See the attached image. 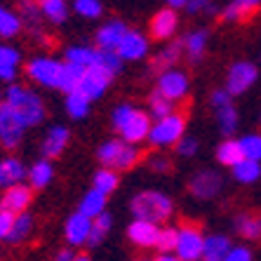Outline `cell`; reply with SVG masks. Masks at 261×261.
Returning <instances> with one entry per match:
<instances>
[{"instance_id":"cell-2","label":"cell","mask_w":261,"mask_h":261,"mask_svg":"<svg viewBox=\"0 0 261 261\" xmlns=\"http://www.w3.org/2000/svg\"><path fill=\"white\" fill-rule=\"evenodd\" d=\"M97 160L103 167H111L116 172H127L137 167L141 160L139 144H129L125 139H109L97 148Z\"/></svg>"},{"instance_id":"cell-26","label":"cell","mask_w":261,"mask_h":261,"mask_svg":"<svg viewBox=\"0 0 261 261\" xmlns=\"http://www.w3.org/2000/svg\"><path fill=\"white\" fill-rule=\"evenodd\" d=\"M214 158H217L219 165H224V167H233L236 163H240V160L245 158V153H243V148H240V141L233 139V137H226V139L217 146Z\"/></svg>"},{"instance_id":"cell-1","label":"cell","mask_w":261,"mask_h":261,"mask_svg":"<svg viewBox=\"0 0 261 261\" xmlns=\"http://www.w3.org/2000/svg\"><path fill=\"white\" fill-rule=\"evenodd\" d=\"M111 125L120 134V139L129 141V144H141L151 132L153 122L151 116L144 113L141 109H137L132 103H120L111 111Z\"/></svg>"},{"instance_id":"cell-35","label":"cell","mask_w":261,"mask_h":261,"mask_svg":"<svg viewBox=\"0 0 261 261\" xmlns=\"http://www.w3.org/2000/svg\"><path fill=\"white\" fill-rule=\"evenodd\" d=\"M111 228H113V217L103 210L101 214H97L92 219V233H90V240H87V247H99L103 243V238L109 236Z\"/></svg>"},{"instance_id":"cell-55","label":"cell","mask_w":261,"mask_h":261,"mask_svg":"<svg viewBox=\"0 0 261 261\" xmlns=\"http://www.w3.org/2000/svg\"><path fill=\"white\" fill-rule=\"evenodd\" d=\"M139 261H153V259H139Z\"/></svg>"},{"instance_id":"cell-48","label":"cell","mask_w":261,"mask_h":261,"mask_svg":"<svg viewBox=\"0 0 261 261\" xmlns=\"http://www.w3.org/2000/svg\"><path fill=\"white\" fill-rule=\"evenodd\" d=\"M148 167H151L153 172H170L172 163L167 155H151V158H148Z\"/></svg>"},{"instance_id":"cell-9","label":"cell","mask_w":261,"mask_h":261,"mask_svg":"<svg viewBox=\"0 0 261 261\" xmlns=\"http://www.w3.org/2000/svg\"><path fill=\"white\" fill-rule=\"evenodd\" d=\"M202 249H205V233L200 231V226L198 224L179 226L174 254L181 261H202Z\"/></svg>"},{"instance_id":"cell-10","label":"cell","mask_w":261,"mask_h":261,"mask_svg":"<svg viewBox=\"0 0 261 261\" xmlns=\"http://www.w3.org/2000/svg\"><path fill=\"white\" fill-rule=\"evenodd\" d=\"M256 80H259V68L252 61H236L226 73V90L231 97H240L247 90H252Z\"/></svg>"},{"instance_id":"cell-39","label":"cell","mask_w":261,"mask_h":261,"mask_svg":"<svg viewBox=\"0 0 261 261\" xmlns=\"http://www.w3.org/2000/svg\"><path fill=\"white\" fill-rule=\"evenodd\" d=\"M181 52H184V47H181V43H170L167 47H163L155 55V61H153V71H165V68H172L176 64V61L181 59Z\"/></svg>"},{"instance_id":"cell-27","label":"cell","mask_w":261,"mask_h":261,"mask_svg":"<svg viewBox=\"0 0 261 261\" xmlns=\"http://www.w3.org/2000/svg\"><path fill=\"white\" fill-rule=\"evenodd\" d=\"M259 5H261V0H233V3H228V5L221 10V19H224V21H231V24L245 21Z\"/></svg>"},{"instance_id":"cell-49","label":"cell","mask_w":261,"mask_h":261,"mask_svg":"<svg viewBox=\"0 0 261 261\" xmlns=\"http://www.w3.org/2000/svg\"><path fill=\"white\" fill-rule=\"evenodd\" d=\"M210 5H212V0H189V3H186V12L200 14V12H207Z\"/></svg>"},{"instance_id":"cell-47","label":"cell","mask_w":261,"mask_h":261,"mask_svg":"<svg viewBox=\"0 0 261 261\" xmlns=\"http://www.w3.org/2000/svg\"><path fill=\"white\" fill-rule=\"evenodd\" d=\"M12 221H14V214L12 212L0 210V243L10 238V231H12Z\"/></svg>"},{"instance_id":"cell-15","label":"cell","mask_w":261,"mask_h":261,"mask_svg":"<svg viewBox=\"0 0 261 261\" xmlns=\"http://www.w3.org/2000/svg\"><path fill=\"white\" fill-rule=\"evenodd\" d=\"M158 236H160V224L148 221V219H137L134 217L132 224L127 226V238L141 249L155 247V245H158Z\"/></svg>"},{"instance_id":"cell-16","label":"cell","mask_w":261,"mask_h":261,"mask_svg":"<svg viewBox=\"0 0 261 261\" xmlns=\"http://www.w3.org/2000/svg\"><path fill=\"white\" fill-rule=\"evenodd\" d=\"M33 202V189L29 184H14L10 189H5L3 198H0V210H7L12 214H19V212H26Z\"/></svg>"},{"instance_id":"cell-43","label":"cell","mask_w":261,"mask_h":261,"mask_svg":"<svg viewBox=\"0 0 261 261\" xmlns=\"http://www.w3.org/2000/svg\"><path fill=\"white\" fill-rule=\"evenodd\" d=\"M238 141H240V148H243L245 158L261 160V134L259 132H249Z\"/></svg>"},{"instance_id":"cell-51","label":"cell","mask_w":261,"mask_h":261,"mask_svg":"<svg viewBox=\"0 0 261 261\" xmlns=\"http://www.w3.org/2000/svg\"><path fill=\"white\" fill-rule=\"evenodd\" d=\"M153 261H181L174 252H160V256H155Z\"/></svg>"},{"instance_id":"cell-29","label":"cell","mask_w":261,"mask_h":261,"mask_svg":"<svg viewBox=\"0 0 261 261\" xmlns=\"http://www.w3.org/2000/svg\"><path fill=\"white\" fill-rule=\"evenodd\" d=\"M99 47H90V45H71V47L64 52V61L66 64H73L78 68H90L94 61H97Z\"/></svg>"},{"instance_id":"cell-20","label":"cell","mask_w":261,"mask_h":261,"mask_svg":"<svg viewBox=\"0 0 261 261\" xmlns=\"http://www.w3.org/2000/svg\"><path fill=\"white\" fill-rule=\"evenodd\" d=\"M26 165L14 155L0 158V189H10L14 184H21L26 179Z\"/></svg>"},{"instance_id":"cell-45","label":"cell","mask_w":261,"mask_h":261,"mask_svg":"<svg viewBox=\"0 0 261 261\" xmlns=\"http://www.w3.org/2000/svg\"><path fill=\"white\" fill-rule=\"evenodd\" d=\"M174 148L181 158H193L195 153H198V148H200V141L195 139V137H191V134H184L181 139L176 141Z\"/></svg>"},{"instance_id":"cell-34","label":"cell","mask_w":261,"mask_h":261,"mask_svg":"<svg viewBox=\"0 0 261 261\" xmlns=\"http://www.w3.org/2000/svg\"><path fill=\"white\" fill-rule=\"evenodd\" d=\"M33 226H36V221H33V214L31 212H19L14 214V221H12V231H10V243H24L26 238L33 233Z\"/></svg>"},{"instance_id":"cell-6","label":"cell","mask_w":261,"mask_h":261,"mask_svg":"<svg viewBox=\"0 0 261 261\" xmlns=\"http://www.w3.org/2000/svg\"><path fill=\"white\" fill-rule=\"evenodd\" d=\"M26 129H29V125L21 118V113L7 101H0V144L7 151H14L24 141Z\"/></svg>"},{"instance_id":"cell-23","label":"cell","mask_w":261,"mask_h":261,"mask_svg":"<svg viewBox=\"0 0 261 261\" xmlns=\"http://www.w3.org/2000/svg\"><path fill=\"white\" fill-rule=\"evenodd\" d=\"M19 64H21V55L19 49L12 45H0V80L5 83H14L19 71Z\"/></svg>"},{"instance_id":"cell-22","label":"cell","mask_w":261,"mask_h":261,"mask_svg":"<svg viewBox=\"0 0 261 261\" xmlns=\"http://www.w3.org/2000/svg\"><path fill=\"white\" fill-rule=\"evenodd\" d=\"M207 40H210V31L207 29L189 31V33L181 38V47H184V52L189 55L191 61L202 59V55H205V49H207Z\"/></svg>"},{"instance_id":"cell-4","label":"cell","mask_w":261,"mask_h":261,"mask_svg":"<svg viewBox=\"0 0 261 261\" xmlns=\"http://www.w3.org/2000/svg\"><path fill=\"white\" fill-rule=\"evenodd\" d=\"M5 101L21 113V118L26 120L29 127H36V125H40L45 120V103L31 87L10 83V87L5 92Z\"/></svg>"},{"instance_id":"cell-13","label":"cell","mask_w":261,"mask_h":261,"mask_svg":"<svg viewBox=\"0 0 261 261\" xmlns=\"http://www.w3.org/2000/svg\"><path fill=\"white\" fill-rule=\"evenodd\" d=\"M148 49H151L148 38L137 29H127V33H125L122 40L118 43L116 52L120 55L122 61H141L148 57Z\"/></svg>"},{"instance_id":"cell-37","label":"cell","mask_w":261,"mask_h":261,"mask_svg":"<svg viewBox=\"0 0 261 261\" xmlns=\"http://www.w3.org/2000/svg\"><path fill=\"white\" fill-rule=\"evenodd\" d=\"M118 184H120V176H118L116 170H111V167H103L101 170L94 172V176H92V189L101 191L103 195H111L113 191L118 189Z\"/></svg>"},{"instance_id":"cell-52","label":"cell","mask_w":261,"mask_h":261,"mask_svg":"<svg viewBox=\"0 0 261 261\" xmlns=\"http://www.w3.org/2000/svg\"><path fill=\"white\" fill-rule=\"evenodd\" d=\"M165 3H167V7H172V10H181V7H186L189 0H165Z\"/></svg>"},{"instance_id":"cell-42","label":"cell","mask_w":261,"mask_h":261,"mask_svg":"<svg viewBox=\"0 0 261 261\" xmlns=\"http://www.w3.org/2000/svg\"><path fill=\"white\" fill-rule=\"evenodd\" d=\"M83 71H85V68H78V66H73V64H66V61H64V73H61L59 92L68 94V92L75 90V87H78L80 75H83Z\"/></svg>"},{"instance_id":"cell-30","label":"cell","mask_w":261,"mask_h":261,"mask_svg":"<svg viewBox=\"0 0 261 261\" xmlns=\"http://www.w3.org/2000/svg\"><path fill=\"white\" fill-rule=\"evenodd\" d=\"M231 174L233 179H236L238 184H245V186H249V184H254L261 179V160H252V158H243L240 163H236L231 167Z\"/></svg>"},{"instance_id":"cell-38","label":"cell","mask_w":261,"mask_h":261,"mask_svg":"<svg viewBox=\"0 0 261 261\" xmlns=\"http://www.w3.org/2000/svg\"><path fill=\"white\" fill-rule=\"evenodd\" d=\"M106 198H109V195H103L101 191L92 189V191H87V193L83 195V200H80L78 210L83 214H87V217L94 219L97 214H101L103 210H106Z\"/></svg>"},{"instance_id":"cell-17","label":"cell","mask_w":261,"mask_h":261,"mask_svg":"<svg viewBox=\"0 0 261 261\" xmlns=\"http://www.w3.org/2000/svg\"><path fill=\"white\" fill-rule=\"evenodd\" d=\"M176 26H179V14L172 7H165L151 17L148 21V29H151V36L155 40H170L176 33Z\"/></svg>"},{"instance_id":"cell-25","label":"cell","mask_w":261,"mask_h":261,"mask_svg":"<svg viewBox=\"0 0 261 261\" xmlns=\"http://www.w3.org/2000/svg\"><path fill=\"white\" fill-rule=\"evenodd\" d=\"M38 5H40L43 17L55 26L66 24L68 14H71V3L68 0H38Z\"/></svg>"},{"instance_id":"cell-19","label":"cell","mask_w":261,"mask_h":261,"mask_svg":"<svg viewBox=\"0 0 261 261\" xmlns=\"http://www.w3.org/2000/svg\"><path fill=\"white\" fill-rule=\"evenodd\" d=\"M125 33H127L125 21H120V19H111V21H106V24L97 31V36H94L97 47L99 49H116Z\"/></svg>"},{"instance_id":"cell-14","label":"cell","mask_w":261,"mask_h":261,"mask_svg":"<svg viewBox=\"0 0 261 261\" xmlns=\"http://www.w3.org/2000/svg\"><path fill=\"white\" fill-rule=\"evenodd\" d=\"M90 233H92V217L78 212H73L71 217L66 219L64 224V238L71 247H85L87 240H90Z\"/></svg>"},{"instance_id":"cell-24","label":"cell","mask_w":261,"mask_h":261,"mask_svg":"<svg viewBox=\"0 0 261 261\" xmlns=\"http://www.w3.org/2000/svg\"><path fill=\"white\" fill-rule=\"evenodd\" d=\"M228 249H231V238L224 233H210V236H205L202 261H224Z\"/></svg>"},{"instance_id":"cell-8","label":"cell","mask_w":261,"mask_h":261,"mask_svg":"<svg viewBox=\"0 0 261 261\" xmlns=\"http://www.w3.org/2000/svg\"><path fill=\"white\" fill-rule=\"evenodd\" d=\"M113 78H116V75H113L109 68H103L99 61H94L90 68L83 71L75 90H78L80 94H85L90 101H97V99H101L103 94H106V90L111 87Z\"/></svg>"},{"instance_id":"cell-44","label":"cell","mask_w":261,"mask_h":261,"mask_svg":"<svg viewBox=\"0 0 261 261\" xmlns=\"http://www.w3.org/2000/svg\"><path fill=\"white\" fill-rule=\"evenodd\" d=\"M176 238H179V226H160V236H158V245L155 247L160 252H174Z\"/></svg>"},{"instance_id":"cell-11","label":"cell","mask_w":261,"mask_h":261,"mask_svg":"<svg viewBox=\"0 0 261 261\" xmlns=\"http://www.w3.org/2000/svg\"><path fill=\"white\" fill-rule=\"evenodd\" d=\"M155 90L163 94V97L172 99V101H184L189 97V90H191V83H189V75L179 68H165V71L158 73V85Z\"/></svg>"},{"instance_id":"cell-32","label":"cell","mask_w":261,"mask_h":261,"mask_svg":"<svg viewBox=\"0 0 261 261\" xmlns=\"http://www.w3.org/2000/svg\"><path fill=\"white\" fill-rule=\"evenodd\" d=\"M19 17L24 21V26H29L31 33L36 36L40 33V21H43V12L38 0H19Z\"/></svg>"},{"instance_id":"cell-3","label":"cell","mask_w":261,"mask_h":261,"mask_svg":"<svg viewBox=\"0 0 261 261\" xmlns=\"http://www.w3.org/2000/svg\"><path fill=\"white\" fill-rule=\"evenodd\" d=\"M129 210H132V217L137 219H148V221L163 224L174 212V202L170 195L160 193V191H141V193L132 195Z\"/></svg>"},{"instance_id":"cell-21","label":"cell","mask_w":261,"mask_h":261,"mask_svg":"<svg viewBox=\"0 0 261 261\" xmlns=\"http://www.w3.org/2000/svg\"><path fill=\"white\" fill-rule=\"evenodd\" d=\"M26 179H29V186L33 191H40V189H45V186H49L52 179H55V167H52L49 158L36 160V163L29 167V172H26Z\"/></svg>"},{"instance_id":"cell-7","label":"cell","mask_w":261,"mask_h":261,"mask_svg":"<svg viewBox=\"0 0 261 261\" xmlns=\"http://www.w3.org/2000/svg\"><path fill=\"white\" fill-rule=\"evenodd\" d=\"M61 73H64V59H55V57H33L26 64V75L47 90H59Z\"/></svg>"},{"instance_id":"cell-36","label":"cell","mask_w":261,"mask_h":261,"mask_svg":"<svg viewBox=\"0 0 261 261\" xmlns=\"http://www.w3.org/2000/svg\"><path fill=\"white\" fill-rule=\"evenodd\" d=\"M21 29H24L21 17H19L17 12H12L10 7L0 5V38L10 40V38L19 36V31H21Z\"/></svg>"},{"instance_id":"cell-28","label":"cell","mask_w":261,"mask_h":261,"mask_svg":"<svg viewBox=\"0 0 261 261\" xmlns=\"http://www.w3.org/2000/svg\"><path fill=\"white\" fill-rule=\"evenodd\" d=\"M214 116H217V125L224 137H231V134L238 132L240 118H238V111H236V106H233V99L221 103V106H214Z\"/></svg>"},{"instance_id":"cell-50","label":"cell","mask_w":261,"mask_h":261,"mask_svg":"<svg viewBox=\"0 0 261 261\" xmlns=\"http://www.w3.org/2000/svg\"><path fill=\"white\" fill-rule=\"evenodd\" d=\"M75 259V252L73 249H68V247H64V249H59L55 254V261H73Z\"/></svg>"},{"instance_id":"cell-41","label":"cell","mask_w":261,"mask_h":261,"mask_svg":"<svg viewBox=\"0 0 261 261\" xmlns=\"http://www.w3.org/2000/svg\"><path fill=\"white\" fill-rule=\"evenodd\" d=\"M71 10L85 19H99L103 14V3L101 0H73Z\"/></svg>"},{"instance_id":"cell-31","label":"cell","mask_w":261,"mask_h":261,"mask_svg":"<svg viewBox=\"0 0 261 261\" xmlns=\"http://www.w3.org/2000/svg\"><path fill=\"white\" fill-rule=\"evenodd\" d=\"M233 228L245 240H261V214H238Z\"/></svg>"},{"instance_id":"cell-12","label":"cell","mask_w":261,"mask_h":261,"mask_svg":"<svg viewBox=\"0 0 261 261\" xmlns=\"http://www.w3.org/2000/svg\"><path fill=\"white\" fill-rule=\"evenodd\" d=\"M224 189V176L214 170H198L189 181V191L198 200H212Z\"/></svg>"},{"instance_id":"cell-54","label":"cell","mask_w":261,"mask_h":261,"mask_svg":"<svg viewBox=\"0 0 261 261\" xmlns=\"http://www.w3.org/2000/svg\"><path fill=\"white\" fill-rule=\"evenodd\" d=\"M3 97H5V94H3V92H0V101H3Z\"/></svg>"},{"instance_id":"cell-40","label":"cell","mask_w":261,"mask_h":261,"mask_svg":"<svg viewBox=\"0 0 261 261\" xmlns=\"http://www.w3.org/2000/svg\"><path fill=\"white\" fill-rule=\"evenodd\" d=\"M148 113H151L153 120L170 116V113H174V101L167 99V97H163V94L155 90V94H151V101H148Z\"/></svg>"},{"instance_id":"cell-53","label":"cell","mask_w":261,"mask_h":261,"mask_svg":"<svg viewBox=\"0 0 261 261\" xmlns=\"http://www.w3.org/2000/svg\"><path fill=\"white\" fill-rule=\"evenodd\" d=\"M73 261H92V259L87 254H75V259H73Z\"/></svg>"},{"instance_id":"cell-46","label":"cell","mask_w":261,"mask_h":261,"mask_svg":"<svg viewBox=\"0 0 261 261\" xmlns=\"http://www.w3.org/2000/svg\"><path fill=\"white\" fill-rule=\"evenodd\" d=\"M224 261H254V256H252V249L245 247V245H231Z\"/></svg>"},{"instance_id":"cell-33","label":"cell","mask_w":261,"mask_h":261,"mask_svg":"<svg viewBox=\"0 0 261 261\" xmlns=\"http://www.w3.org/2000/svg\"><path fill=\"white\" fill-rule=\"evenodd\" d=\"M64 106H66V113L73 118V120H85V118L90 116L92 101L85 97V94H80L78 90H73V92H68L66 94Z\"/></svg>"},{"instance_id":"cell-5","label":"cell","mask_w":261,"mask_h":261,"mask_svg":"<svg viewBox=\"0 0 261 261\" xmlns=\"http://www.w3.org/2000/svg\"><path fill=\"white\" fill-rule=\"evenodd\" d=\"M184 134H186V116L174 111L170 116L158 118V120L153 122L146 141L153 148H170V146H176V141L181 139Z\"/></svg>"},{"instance_id":"cell-18","label":"cell","mask_w":261,"mask_h":261,"mask_svg":"<svg viewBox=\"0 0 261 261\" xmlns=\"http://www.w3.org/2000/svg\"><path fill=\"white\" fill-rule=\"evenodd\" d=\"M68 141H71V132L64 125H52L43 137V155L45 158H59L61 153L66 151Z\"/></svg>"}]
</instances>
